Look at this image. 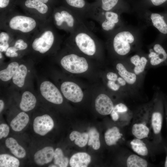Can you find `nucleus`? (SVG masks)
<instances>
[{
  "label": "nucleus",
  "mask_w": 167,
  "mask_h": 167,
  "mask_svg": "<svg viewBox=\"0 0 167 167\" xmlns=\"http://www.w3.org/2000/svg\"></svg>",
  "instance_id": "47"
},
{
  "label": "nucleus",
  "mask_w": 167,
  "mask_h": 167,
  "mask_svg": "<svg viewBox=\"0 0 167 167\" xmlns=\"http://www.w3.org/2000/svg\"><path fill=\"white\" fill-rule=\"evenodd\" d=\"M54 151L50 146L46 147L37 151L34 155V160L38 165H42L51 162L54 158Z\"/></svg>",
  "instance_id": "15"
},
{
  "label": "nucleus",
  "mask_w": 167,
  "mask_h": 167,
  "mask_svg": "<svg viewBox=\"0 0 167 167\" xmlns=\"http://www.w3.org/2000/svg\"><path fill=\"white\" fill-rule=\"evenodd\" d=\"M25 13L44 22L52 20L53 8L40 0H17Z\"/></svg>",
  "instance_id": "5"
},
{
  "label": "nucleus",
  "mask_w": 167,
  "mask_h": 167,
  "mask_svg": "<svg viewBox=\"0 0 167 167\" xmlns=\"http://www.w3.org/2000/svg\"><path fill=\"white\" fill-rule=\"evenodd\" d=\"M17 0H0V17L15 9Z\"/></svg>",
  "instance_id": "35"
},
{
  "label": "nucleus",
  "mask_w": 167,
  "mask_h": 167,
  "mask_svg": "<svg viewBox=\"0 0 167 167\" xmlns=\"http://www.w3.org/2000/svg\"><path fill=\"white\" fill-rule=\"evenodd\" d=\"M132 132L137 138L141 139L148 137L149 130L143 124H135L132 126Z\"/></svg>",
  "instance_id": "30"
},
{
  "label": "nucleus",
  "mask_w": 167,
  "mask_h": 167,
  "mask_svg": "<svg viewBox=\"0 0 167 167\" xmlns=\"http://www.w3.org/2000/svg\"><path fill=\"white\" fill-rule=\"evenodd\" d=\"M165 166L167 167V156L166 157V160L165 162Z\"/></svg>",
  "instance_id": "45"
},
{
  "label": "nucleus",
  "mask_w": 167,
  "mask_h": 167,
  "mask_svg": "<svg viewBox=\"0 0 167 167\" xmlns=\"http://www.w3.org/2000/svg\"><path fill=\"white\" fill-rule=\"evenodd\" d=\"M39 89L41 96L48 101L58 105L62 103L63 98L60 92L51 81H42L40 84Z\"/></svg>",
  "instance_id": "10"
},
{
  "label": "nucleus",
  "mask_w": 167,
  "mask_h": 167,
  "mask_svg": "<svg viewBox=\"0 0 167 167\" xmlns=\"http://www.w3.org/2000/svg\"><path fill=\"white\" fill-rule=\"evenodd\" d=\"M60 89L65 97L70 101L77 103L83 99L84 94L81 89L73 82H63L61 84Z\"/></svg>",
  "instance_id": "11"
},
{
  "label": "nucleus",
  "mask_w": 167,
  "mask_h": 167,
  "mask_svg": "<svg viewBox=\"0 0 167 167\" xmlns=\"http://www.w3.org/2000/svg\"><path fill=\"white\" fill-rule=\"evenodd\" d=\"M52 20L44 23L31 37L28 54L41 58L54 51L62 41Z\"/></svg>",
  "instance_id": "1"
},
{
  "label": "nucleus",
  "mask_w": 167,
  "mask_h": 167,
  "mask_svg": "<svg viewBox=\"0 0 167 167\" xmlns=\"http://www.w3.org/2000/svg\"><path fill=\"white\" fill-rule=\"evenodd\" d=\"M91 161V157L84 152L74 154L71 157L69 164L71 167H87Z\"/></svg>",
  "instance_id": "19"
},
{
  "label": "nucleus",
  "mask_w": 167,
  "mask_h": 167,
  "mask_svg": "<svg viewBox=\"0 0 167 167\" xmlns=\"http://www.w3.org/2000/svg\"><path fill=\"white\" fill-rule=\"evenodd\" d=\"M88 133V145L91 146L95 150L98 149L100 147L99 132L95 128L92 127L89 130Z\"/></svg>",
  "instance_id": "31"
},
{
  "label": "nucleus",
  "mask_w": 167,
  "mask_h": 167,
  "mask_svg": "<svg viewBox=\"0 0 167 167\" xmlns=\"http://www.w3.org/2000/svg\"><path fill=\"white\" fill-rule=\"evenodd\" d=\"M15 37L7 31L0 29V52L5 53L13 41Z\"/></svg>",
  "instance_id": "25"
},
{
  "label": "nucleus",
  "mask_w": 167,
  "mask_h": 167,
  "mask_svg": "<svg viewBox=\"0 0 167 167\" xmlns=\"http://www.w3.org/2000/svg\"><path fill=\"white\" fill-rule=\"evenodd\" d=\"M118 81V79L116 81L108 80L107 83L108 87L110 89L114 91H117L118 90L120 87L122 86L119 83L116 82Z\"/></svg>",
  "instance_id": "38"
},
{
  "label": "nucleus",
  "mask_w": 167,
  "mask_h": 167,
  "mask_svg": "<svg viewBox=\"0 0 167 167\" xmlns=\"http://www.w3.org/2000/svg\"><path fill=\"white\" fill-rule=\"evenodd\" d=\"M60 63L64 69L72 73H82L88 68L86 59L74 53L63 54L60 58Z\"/></svg>",
  "instance_id": "6"
},
{
  "label": "nucleus",
  "mask_w": 167,
  "mask_h": 167,
  "mask_svg": "<svg viewBox=\"0 0 167 167\" xmlns=\"http://www.w3.org/2000/svg\"><path fill=\"white\" fill-rule=\"evenodd\" d=\"M116 68L119 76L129 85L134 84L137 81V75L133 72L128 71L121 63H118Z\"/></svg>",
  "instance_id": "23"
},
{
  "label": "nucleus",
  "mask_w": 167,
  "mask_h": 167,
  "mask_svg": "<svg viewBox=\"0 0 167 167\" xmlns=\"http://www.w3.org/2000/svg\"><path fill=\"white\" fill-rule=\"evenodd\" d=\"M110 114L113 120L114 121H117L118 119L119 115L118 112L116 111L113 109Z\"/></svg>",
  "instance_id": "42"
},
{
  "label": "nucleus",
  "mask_w": 167,
  "mask_h": 167,
  "mask_svg": "<svg viewBox=\"0 0 167 167\" xmlns=\"http://www.w3.org/2000/svg\"><path fill=\"white\" fill-rule=\"evenodd\" d=\"M31 38L22 36L15 37V38L4 53L5 56L11 59L22 58L28 54Z\"/></svg>",
  "instance_id": "9"
},
{
  "label": "nucleus",
  "mask_w": 167,
  "mask_h": 167,
  "mask_svg": "<svg viewBox=\"0 0 167 167\" xmlns=\"http://www.w3.org/2000/svg\"><path fill=\"white\" fill-rule=\"evenodd\" d=\"M20 58L12 59V60L7 67L0 71V79L1 81L6 82L12 79L20 63Z\"/></svg>",
  "instance_id": "18"
},
{
  "label": "nucleus",
  "mask_w": 167,
  "mask_h": 167,
  "mask_svg": "<svg viewBox=\"0 0 167 167\" xmlns=\"http://www.w3.org/2000/svg\"><path fill=\"white\" fill-rule=\"evenodd\" d=\"M61 2L62 5L71 10L87 27V20L91 19L92 3L85 0H61Z\"/></svg>",
  "instance_id": "7"
},
{
  "label": "nucleus",
  "mask_w": 167,
  "mask_h": 167,
  "mask_svg": "<svg viewBox=\"0 0 167 167\" xmlns=\"http://www.w3.org/2000/svg\"><path fill=\"white\" fill-rule=\"evenodd\" d=\"M128 167H146L148 163L145 159L135 154L130 156L126 161Z\"/></svg>",
  "instance_id": "33"
},
{
  "label": "nucleus",
  "mask_w": 167,
  "mask_h": 167,
  "mask_svg": "<svg viewBox=\"0 0 167 167\" xmlns=\"http://www.w3.org/2000/svg\"><path fill=\"white\" fill-rule=\"evenodd\" d=\"M162 122V117L161 113L157 112L153 113L152 117V124L155 134H158L160 132Z\"/></svg>",
  "instance_id": "36"
},
{
  "label": "nucleus",
  "mask_w": 167,
  "mask_h": 167,
  "mask_svg": "<svg viewBox=\"0 0 167 167\" xmlns=\"http://www.w3.org/2000/svg\"><path fill=\"white\" fill-rule=\"evenodd\" d=\"M4 106V103L3 101L2 100H0V112H2L3 110Z\"/></svg>",
  "instance_id": "44"
},
{
  "label": "nucleus",
  "mask_w": 167,
  "mask_h": 167,
  "mask_svg": "<svg viewBox=\"0 0 167 167\" xmlns=\"http://www.w3.org/2000/svg\"><path fill=\"white\" fill-rule=\"evenodd\" d=\"M52 20L56 28L69 33L85 24L71 10L62 5L54 7Z\"/></svg>",
  "instance_id": "4"
},
{
  "label": "nucleus",
  "mask_w": 167,
  "mask_h": 167,
  "mask_svg": "<svg viewBox=\"0 0 167 167\" xmlns=\"http://www.w3.org/2000/svg\"><path fill=\"white\" fill-rule=\"evenodd\" d=\"M19 161L17 158L6 154L0 155V167H18Z\"/></svg>",
  "instance_id": "29"
},
{
  "label": "nucleus",
  "mask_w": 167,
  "mask_h": 167,
  "mask_svg": "<svg viewBox=\"0 0 167 167\" xmlns=\"http://www.w3.org/2000/svg\"><path fill=\"white\" fill-rule=\"evenodd\" d=\"M36 103V99L34 94L29 90H25L21 96L19 108L23 111H29L35 108Z\"/></svg>",
  "instance_id": "16"
},
{
  "label": "nucleus",
  "mask_w": 167,
  "mask_h": 167,
  "mask_svg": "<svg viewBox=\"0 0 167 167\" xmlns=\"http://www.w3.org/2000/svg\"><path fill=\"white\" fill-rule=\"evenodd\" d=\"M119 0H97L92 3L95 8L104 11H110L117 6Z\"/></svg>",
  "instance_id": "24"
},
{
  "label": "nucleus",
  "mask_w": 167,
  "mask_h": 167,
  "mask_svg": "<svg viewBox=\"0 0 167 167\" xmlns=\"http://www.w3.org/2000/svg\"><path fill=\"white\" fill-rule=\"evenodd\" d=\"M49 167H58L56 165H50Z\"/></svg>",
  "instance_id": "46"
},
{
  "label": "nucleus",
  "mask_w": 167,
  "mask_h": 167,
  "mask_svg": "<svg viewBox=\"0 0 167 167\" xmlns=\"http://www.w3.org/2000/svg\"><path fill=\"white\" fill-rule=\"evenodd\" d=\"M54 125L52 118L47 114L36 117L33 122L34 131L41 136L45 135L51 131Z\"/></svg>",
  "instance_id": "12"
},
{
  "label": "nucleus",
  "mask_w": 167,
  "mask_h": 167,
  "mask_svg": "<svg viewBox=\"0 0 167 167\" xmlns=\"http://www.w3.org/2000/svg\"><path fill=\"white\" fill-rule=\"evenodd\" d=\"M45 22L15 9L0 17V28L15 37L31 38Z\"/></svg>",
  "instance_id": "2"
},
{
  "label": "nucleus",
  "mask_w": 167,
  "mask_h": 167,
  "mask_svg": "<svg viewBox=\"0 0 167 167\" xmlns=\"http://www.w3.org/2000/svg\"><path fill=\"white\" fill-rule=\"evenodd\" d=\"M54 163L57 166L67 167L69 161L68 158L65 156L62 150L59 148H56L54 151Z\"/></svg>",
  "instance_id": "34"
},
{
  "label": "nucleus",
  "mask_w": 167,
  "mask_h": 167,
  "mask_svg": "<svg viewBox=\"0 0 167 167\" xmlns=\"http://www.w3.org/2000/svg\"><path fill=\"white\" fill-rule=\"evenodd\" d=\"M118 77L116 73L111 72H108L106 75L107 79L111 81H117Z\"/></svg>",
  "instance_id": "40"
},
{
  "label": "nucleus",
  "mask_w": 167,
  "mask_h": 167,
  "mask_svg": "<svg viewBox=\"0 0 167 167\" xmlns=\"http://www.w3.org/2000/svg\"><path fill=\"white\" fill-rule=\"evenodd\" d=\"M151 19L153 25L161 33L167 34V24L163 16L158 13H152L151 15Z\"/></svg>",
  "instance_id": "28"
},
{
  "label": "nucleus",
  "mask_w": 167,
  "mask_h": 167,
  "mask_svg": "<svg viewBox=\"0 0 167 167\" xmlns=\"http://www.w3.org/2000/svg\"><path fill=\"white\" fill-rule=\"evenodd\" d=\"M113 109L118 113H124L127 112L128 110L127 107L125 104L120 103L114 106Z\"/></svg>",
  "instance_id": "39"
},
{
  "label": "nucleus",
  "mask_w": 167,
  "mask_h": 167,
  "mask_svg": "<svg viewBox=\"0 0 167 167\" xmlns=\"http://www.w3.org/2000/svg\"><path fill=\"white\" fill-rule=\"evenodd\" d=\"M69 137L71 141L75 140V144L81 148L86 146L88 140V133H81L76 131L72 132L70 135Z\"/></svg>",
  "instance_id": "27"
},
{
  "label": "nucleus",
  "mask_w": 167,
  "mask_h": 167,
  "mask_svg": "<svg viewBox=\"0 0 167 167\" xmlns=\"http://www.w3.org/2000/svg\"><path fill=\"white\" fill-rule=\"evenodd\" d=\"M134 41V37L130 32L127 31L119 32L116 34L112 38L113 49L118 55H126L130 51V44Z\"/></svg>",
  "instance_id": "8"
},
{
  "label": "nucleus",
  "mask_w": 167,
  "mask_h": 167,
  "mask_svg": "<svg viewBox=\"0 0 167 167\" xmlns=\"http://www.w3.org/2000/svg\"><path fill=\"white\" fill-rule=\"evenodd\" d=\"M151 65L157 66L165 61L167 58V54L162 46L159 44H156L152 49H151L148 54Z\"/></svg>",
  "instance_id": "14"
},
{
  "label": "nucleus",
  "mask_w": 167,
  "mask_h": 167,
  "mask_svg": "<svg viewBox=\"0 0 167 167\" xmlns=\"http://www.w3.org/2000/svg\"><path fill=\"white\" fill-rule=\"evenodd\" d=\"M26 64L19 63L12 79L14 85L19 88H22L24 85L28 73V69Z\"/></svg>",
  "instance_id": "17"
},
{
  "label": "nucleus",
  "mask_w": 167,
  "mask_h": 167,
  "mask_svg": "<svg viewBox=\"0 0 167 167\" xmlns=\"http://www.w3.org/2000/svg\"><path fill=\"white\" fill-rule=\"evenodd\" d=\"M29 121V117L25 112L19 113L11 121L10 126L15 131H22L27 126Z\"/></svg>",
  "instance_id": "20"
},
{
  "label": "nucleus",
  "mask_w": 167,
  "mask_h": 167,
  "mask_svg": "<svg viewBox=\"0 0 167 167\" xmlns=\"http://www.w3.org/2000/svg\"><path fill=\"white\" fill-rule=\"evenodd\" d=\"M42 2L48 4L53 8L54 7L55 5L58 3L57 0H40Z\"/></svg>",
  "instance_id": "41"
},
{
  "label": "nucleus",
  "mask_w": 167,
  "mask_h": 167,
  "mask_svg": "<svg viewBox=\"0 0 167 167\" xmlns=\"http://www.w3.org/2000/svg\"><path fill=\"white\" fill-rule=\"evenodd\" d=\"M152 3L155 6H159L167 0H150Z\"/></svg>",
  "instance_id": "43"
},
{
  "label": "nucleus",
  "mask_w": 167,
  "mask_h": 167,
  "mask_svg": "<svg viewBox=\"0 0 167 167\" xmlns=\"http://www.w3.org/2000/svg\"><path fill=\"white\" fill-rule=\"evenodd\" d=\"M9 132V127L6 124L2 123L0 125V139L6 137Z\"/></svg>",
  "instance_id": "37"
},
{
  "label": "nucleus",
  "mask_w": 167,
  "mask_h": 167,
  "mask_svg": "<svg viewBox=\"0 0 167 167\" xmlns=\"http://www.w3.org/2000/svg\"><path fill=\"white\" fill-rule=\"evenodd\" d=\"M5 144L11 153L17 157L22 158L26 156L25 150L15 139L11 137L7 138L5 141Z\"/></svg>",
  "instance_id": "21"
},
{
  "label": "nucleus",
  "mask_w": 167,
  "mask_h": 167,
  "mask_svg": "<svg viewBox=\"0 0 167 167\" xmlns=\"http://www.w3.org/2000/svg\"><path fill=\"white\" fill-rule=\"evenodd\" d=\"M95 105L97 111L104 115L110 114L114 107L111 100L104 94H100L97 97L95 100Z\"/></svg>",
  "instance_id": "13"
},
{
  "label": "nucleus",
  "mask_w": 167,
  "mask_h": 167,
  "mask_svg": "<svg viewBox=\"0 0 167 167\" xmlns=\"http://www.w3.org/2000/svg\"><path fill=\"white\" fill-rule=\"evenodd\" d=\"M104 137L106 144L108 146H111L116 144L121 138V134L119 129L117 127L114 126L106 131Z\"/></svg>",
  "instance_id": "26"
},
{
  "label": "nucleus",
  "mask_w": 167,
  "mask_h": 167,
  "mask_svg": "<svg viewBox=\"0 0 167 167\" xmlns=\"http://www.w3.org/2000/svg\"><path fill=\"white\" fill-rule=\"evenodd\" d=\"M99 39L84 24L70 33L66 42L68 45H74L83 54L89 56L96 54L100 44Z\"/></svg>",
  "instance_id": "3"
},
{
  "label": "nucleus",
  "mask_w": 167,
  "mask_h": 167,
  "mask_svg": "<svg viewBox=\"0 0 167 167\" xmlns=\"http://www.w3.org/2000/svg\"><path fill=\"white\" fill-rule=\"evenodd\" d=\"M133 150L138 154L145 156L148 154V150L145 143L140 139H133L130 143Z\"/></svg>",
  "instance_id": "32"
},
{
  "label": "nucleus",
  "mask_w": 167,
  "mask_h": 167,
  "mask_svg": "<svg viewBox=\"0 0 167 167\" xmlns=\"http://www.w3.org/2000/svg\"><path fill=\"white\" fill-rule=\"evenodd\" d=\"M130 62L133 65V72L137 75H139L143 72L146 66L148 60L144 57H140L135 54L130 59Z\"/></svg>",
  "instance_id": "22"
}]
</instances>
